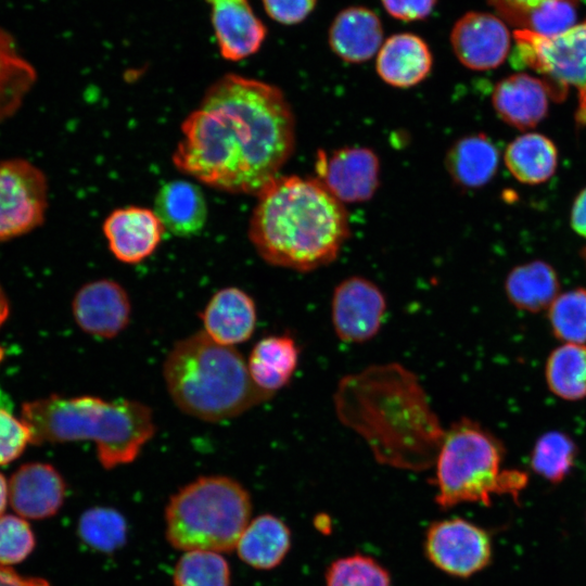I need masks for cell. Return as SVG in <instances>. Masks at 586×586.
<instances>
[{"label": "cell", "mask_w": 586, "mask_h": 586, "mask_svg": "<svg viewBox=\"0 0 586 586\" xmlns=\"http://www.w3.org/2000/svg\"><path fill=\"white\" fill-rule=\"evenodd\" d=\"M173 152L182 174L219 191L257 195L292 156L296 123L275 85L226 74L180 126Z\"/></svg>", "instance_id": "6da1fadb"}, {"label": "cell", "mask_w": 586, "mask_h": 586, "mask_svg": "<svg viewBox=\"0 0 586 586\" xmlns=\"http://www.w3.org/2000/svg\"><path fill=\"white\" fill-rule=\"evenodd\" d=\"M333 405L340 422L365 441L380 464L416 472L434 466L445 429L419 378L402 364L344 375Z\"/></svg>", "instance_id": "7a4b0ae2"}, {"label": "cell", "mask_w": 586, "mask_h": 586, "mask_svg": "<svg viewBox=\"0 0 586 586\" xmlns=\"http://www.w3.org/2000/svg\"><path fill=\"white\" fill-rule=\"evenodd\" d=\"M256 196L247 234L267 264L308 272L335 260L349 237L348 214L317 178L278 176Z\"/></svg>", "instance_id": "3957f363"}, {"label": "cell", "mask_w": 586, "mask_h": 586, "mask_svg": "<svg viewBox=\"0 0 586 586\" xmlns=\"http://www.w3.org/2000/svg\"><path fill=\"white\" fill-rule=\"evenodd\" d=\"M22 420L31 431V443L90 441L105 470L132 463L152 440L156 425L152 409L138 400H107L82 395L47 398L22 406Z\"/></svg>", "instance_id": "277c9868"}, {"label": "cell", "mask_w": 586, "mask_h": 586, "mask_svg": "<svg viewBox=\"0 0 586 586\" xmlns=\"http://www.w3.org/2000/svg\"><path fill=\"white\" fill-rule=\"evenodd\" d=\"M162 369L174 404L202 421L235 418L272 397L253 383L235 347L216 343L202 330L176 342Z\"/></svg>", "instance_id": "5b68a950"}, {"label": "cell", "mask_w": 586, "mask_h": 586, "mask_svg": "<svg viewBox=\"0 0 586 586\" xmlns=\"http://www.w3.org/2000/svg\"><path fill=\"white\" fill-rule=\"evenodd\" d=\"M249 491L227 475H201L173 494L165 507V536L181 551L235 549L251 521Z\"/></svg>", "instance_id": "8992f818"}, {"label": "cell", "mask_w": 586, "mask_h": 586, "mask_svg": "<svg viewBox=\"0 0 586 586\" xmlns=\"http://www.w3.org/2000/svg\"><path fill=\"white\" fill-rule=\"evenodd\" d=\"M504 445L480 423L461 418L445 429L435 462V501L444 509L463 502L491 505L495 494H515L526 477L501 470Z\"/></svg>", "instance_id": "52a82bcc"}, {"label": "cell", "mask_w": 586, "mask_h": 586, "mask_svg": "<svg viewBox=\"0 0 586 586\" xmlns=\"http://www.w3.org/2000/svg\"><path fill=\"white\" fill-rule=\"evenodd\" d=\"M514 37L513 66L530 67L544 74L560 97L568 85L576 87L579 91L578 119L586 123V21L555 36L520 29Z\"/></svg>", "instance_id": "ba28073f"}, {"label": "cell", "mask_w": 586, "mask_h": 586, "mask_svg": "<svg viewBox=\"0 0 586 586\" xmlns=\"http://www.w3.org/2000/svg\"><path fill=\"white\" fill-rule=\"evenodd\" d=\"M48 208L44 174L21 160L0 162V242L39 227Z\"/></svg>", "instance_id": "9c48e42d"}, {"label": "cell", "mask_w": 586, "mask_h": 586, "mask_svg": "<svg viewBox=\"0 0 586 586\" xmlns=\"http://www.w3.org/2000/svg\"><path fill=\"white\" fill-rule=\"evenodd\" d=\"M423 548L435 568L461 578L482 571L492 559L488 533L461 518L431 523L425 532Z\"/></svg>", "instance_id": "30bf717a"}, {"label": "cell", "mask_w": 586, "mask_h": 586, "mask_svg": "<svg viewBox=\"0 0 586 586\" xmlns=\"http://www.w3.org/2000/svg\"><path fill=\"white\" fill-rule=\"evenodd\" d=\"M386 309L385 295L374 282L351 276L333 291L331 320L334 332L345 343L368 342L379 333Z\"/></svg>", "instance_id": "8fae6325"}, {"label": "cell", "mask_w": 586, "mask_h": 586, "mask_svg": "<svg viewBox=\"0 0 586 586\" xmlns=\"http://www.w3.org/2000/svg\"><path fill=\"white\" fill-rule=\"evenodd\" d=\"M315 167L316 178L343 204L370 200L380 184V160L370 148L319 151Z\"/></svg>", "instance_id": "7c38bea8"}, {"label": "cell", "mask_w": 586, "mask_h": 586, "mask_svg": "<svg viewBox=\"0 0 586 586\" xmlns=\"http://www.w3.org/2000/svg\"><path fill=\"white\" fill-rule=\"evenodd\" d=\"M76 324L87 334L110 340L120 334L131 318V302L125 288L112 279L85 283L72 302Z\"/></svg>", "instance_id": "4fadbf2b"}, {"label": "cell", "mask_w": 586, "mask_h": 586, "mask_svg": "<svg viewBox=\"0 0 586 586\" xmlns=\"http://www.w3.org/2000/svg\"><path fill=\"white\" fill-rule=\"evenodd\" d=\"M510 40L505 23L485 12L462 15L450 33V43L459 62L476 71L499 66L509 53Z\"/></svg>", "instance_id": "5bb4252c"}, {"label": "cell", "mask_w": 586, "mask_h": 586, "mask_svg": "<svg viewBox=\"0 0 586 586\" xmlns=\"http://www.w3.org/2000/svg\"><path fill=\"white\" fill-rule=\"evenodd\" d=\"M102 230L112 255L123 264L136 265L156 251L166 228L154 209L130 205L112 211Z\"/></svg>", "instance_id": "9a60e30c"}, {"label": "cell", "mask_w": 586, "mask_h": 586, "mask_svg": "<svg viewBox=\"0 0 586 586\" xmlns=\"http://www.w3.org/2000/svg\"><path fill=\"white\" fill-rule=\"evenodd\" d=\"M221 56L241 61L255 54L266 38V26L249 0H206Z\"/></svg>", "instance_id": "2e32d148"}, {"label": "cell", "mask_w": 586, "mask_h": 586, "mask_svg": "<svg viewBox=\"0 0 586 586\" xmlns=\"http://www.w3.org/2000/svg\"><path fill=\"white\" fill-rule=\"evenodd\" d=\"M203 332L216 343L235 346L249 341L257 324L254 298L237 286L215 292L200 313Z\"/></svg>", "instance_id": "e0dca14e"}, {"label": "cell", "mask_w": 586, "mask_h": 586, "mask_svg": "<svg viewBox=\"0 0 586 586\" xmlns=\"http://www.w3.org/2000/svg\"><path fill=\"white\" fill-rule=\"evenodd\" d=\"M66 485L59 471L49 463L31 462L20 467L11 476L9 498L22 517L44 519L62 507Z\"/></svg>", "instance_id": "ac0fdd59"}, {"label": "cell", "mask_w": 586, "mask_h": 586, "mask_svg": "<svg viewBox=\"0 0 586 586\" xmlns=\"http://www.w3.org/2000/svg\"><path fill=\"white\" fill-rule=\"evenodd\" d=\"M551 86L527 74H514L494 88L492 103L505 123L521 130L535 127L546 116Z\"/></svg>", "instance_id": "d6986e66"}, {"label": "cell", "mask_w": 586, "mask_h": 586, "mask_svg": "<svg viewBox=\"0 0 586 586\" xmlns=\"http://www.w3.org/2000/svg\"><path fill=\"white\" fill-rule=\"evenodd\" d=\"M433 56L426 42L410 33L388 37L377 53L380 78L396 88H410L431 73Z\"/></svg>", "instance_id": "ffe728a7"}, {"label": "cell", "mask_w": 586, "mask_h": 586, "mask_svg": "<svg viewBox=\"0 0 586 586\" xmlns=\"http://www.w3.org/2000/svg\"><path fill=\"white\" fill-rule=\"evenodd\" d=\"M383 43L379 16L365 7L341 11L329 28V44L336 56L347 63H362L377 54Z\"/></svg>", "instance_id": "44dd1931"}, {"label": "cell", "mask_w": 586, "mask_h": 586, "mask_svg": "<svg viewBox=\"0 0 586 586\" xmlns=\"http://www.w3.org/2000/svg\"><path fill=\"white\" fill-rule=\"evenodd\" d=\"M300 360V348L286 334H272L260 339L247 358V369L253 383L273 395L291 381Z\"/></svg>", "instance_id": "7402d4cb"}, {"label": "cell", "mask_w": 586, "mask_h": 586, "mask_svg": "<svg viewBox=\"0 0 586 586\" xmlns=\"http://www.w3.org/2000/svg\"><path fill=\"white\" fill-rule=\"evenodd\" d=\"M291 543L289 526L280 518L264 513L251 519L234 550L249 566L267 571L277 568L284 560Z\"/></svg>", "instance_id": "603a6c76"}, {"label": "cell", "mask_w": 586, "mask_h": 586, "mask_svg": "<svg viewBox=\"0 0 586 586\" xmlns=\"http://www.w3.org/2000/svg\"><path fill=\"white\" fill-rule=\"evenodd\" d=\"M154 211L166 230L179 237L199 233L207 219V204L202 190L188 180H171L163 184Z\"/></svg>", "instance_id": "cb8c5ba5"}, {"label": "cell", "mask_w": 586, "mask_h": 586, "mask_svg": "<svg viewBox=\"0 0 586 586\" xmlns=\"http://www.w3.org/2000/svg\"><path fill=\"white\" fill-rule=\"evenodd\" d=\"M498 163L496 145L483 133L458 139L445 157L449 177L457 186L466 189L485 186L495 176Z\"/></svg>", "instance_id": "d4e9b609"}, {"label": "cell", "mask_w": 586, "mask_h": 586, "mask_svg": "<svg viewBox=\"0 0 586 586\" xmlns=\"http://www.w3.org/2000/svg\"><path fill=\"white\" fill-rule=\"evenodd\" d=\"M505 290L513 306L537 313L549 308L559 296L560 283L549 264L534 260L514 267L506 279Z\"/></svg>", "instance_id": "484cf974"}, {"label": "cell", "mask_w": 586, "mask_h": 586, "mask_svg": "<svg viewBox=\"0 0 586 586\" xmlns=\"http://www.w3.org/2000/svg\"><path fill=\"white\" fill-rule=\"evenodd\" d=\"M555 144L539 133H525L515 138L506 149L505 163L515 179L527 184L548 180L557 168Z\"/></svg>", "instance_id": "4316f807"}, {"label": "cell", "mask_w": 586, "mask_h": 586, "mask_svg": "<svg viewBox=\"0 0 586 586\" xmlns=\"http://www.w3.org/2000/svg\"><path fill=\"white\" fill-rule=\"evenodd\" d=\"M546 382L560 398L586 397V344L564 343L553 349L546 362Z\"/></svg>", "instance_id": "83f0119b"}, {"label": "cell", "mask_w": 586, "mask_h": 586, "mask_svg": "<svg viewBox=\"0 0 586 586\" xmlns=\"http://www.w3.org/2000/svg\"><path fill=\"white\" fill-rule=\"evenodd\" d=\"M78 535L91 549L110 553L122 548L127 540V522L111 507H92L78 521Z\"/></svg>", "instance_id": "f1b7e54d"}, {"label": "cell", "mask_w": 586, "mask_h": 586, "mask_svg": "<svg viewBox=\"0 0 586 586\" xmlns=\"http://www.w3.org/2000/svg\"><path fill=\"white\" fill-rule=\"evenodd\" d=\"M174 586H231V569L222 553L189 550L177 560Z\"/></svg>", "instance_id": "f546056e"}, {"label": "cell", "mask_w": 586, "mask_h": 586, "mask_svg": "<svg viewBox=\"0 0 586 586\" xmlns=\"http://www.w3.org/2000/svg\"><path fill=\"white\" fill-rule=\"evenodd\" d=\"M576 454V445L568 435L550 431L535 443L531 466L535 473L547 481L559 483L572 469Z\"/></svg>", "instance_id": "4dcf8cb0"}, {"label": "cell", "mask_w": 586, "mask_h": 586, "mask_svg": "<svg viewBox=\"0 0 586 586\" xmlns=\"http://www.w3.org/2000/svg\"><path fill=\"white\" fill-rule=\"evenodd\" d=\"M548 317L559 340L586 344V289L559 294L548 308Z\"/></svg>", "instance_id": "1f68e13d"}, {"label": "cell", "mask_w": 586, "mask_h": 586, "mask_svg": "<svg viewBox=\"0 0 586 586\" xmlns=\"http://www.w3.org/2000/svg\"><path fill=\"white\" fill-rule=\"evenodd\" d=\"M326 586H391L388 571L375 559L354 553L334 560L327 569Z\"/></svg>", "instance_id": "d6a6232c"}, {"label": "cell", "mask_w": 586, "mask_h": 586, "mask_svg": "<svg viewBox=\"0 0 586 586\" xmlns=\"http://www.w3.org/2000/svg\"><path fill=\"white\" fill-rule=\"evenodd\" d=\"M34 77L33 68L16 53L10 36L0 29V107L4 99L12 109Z\"/></svg>", "instance_id": "836d02e7"}, {"label": "cell", "mask_w": 586, "mask_h": 586, "mask_svg": "<svg viewBox=\"0 0 586 586\" xmlns=\"http://www.w3.org/2000/svg\"><path fill=\"white\" fill-rule=\"evenodd\" d=\"M34 546L35 537L26 521L14 515L0 517V564L21 562Z\"/></svg>", "instance_id": "e575fe53"}, {"label": "cell", "mask_w": 586, "mask_h": 586, "mask_svg": "<svg viewBox=\"0 0 586 586\" xmlns=\"http://www.w3.org/2000/svg\"><path fill=\"white\" fill-rule=\"evenodd\" d=\"M574 3L555 1L543 5L531 14L524 29L543 36H555L568 30L575 25Z\"/></svg>", "instance_id": "d590c367"}, {"label": "cell", "mask_w": 586, "mask_h": 586, "mask_svg": "<svg viewBox=\"0 0 586 586\" xmlns=\"http://www.w3.org/2000/svg\"><path fill=\"white\" fill-rule=\"evenodd\" d=\"M28 443H31L28 425L0 408V466L15 460Z\"/></svg>", "instance_id": "8d00e7d4"}, {"label": "cell", "mask_w": 586, "mask_h": 586, "mask_svg": "<svg viewBox=\"0 0 586 586\" xmlns=\"http://www.w3.org/2000/svg\"><path fill=\"white\" fill-rule=\"evenodd\" d=\"M267 15L284 25L303 22L315 9L317 0H262Z\"/></svg>", "instance_id": "74e56055"}, {"label": "cell", "mask_w": 586, "mask_h": 586, "mask_svg": "<svg viewBox=\"0 0 586 586\" xmlns=\"http://www.w3.org/2000/svg\"><path fill=\"white\" fill-rule=\"evenodd\" d=\"M555 1L576 0H488L496 11L508 22L522 26L523 29L531 14L545 4Z\"/></svg>", "instance_id": "f35d334b"}, {"label": "cell", "mask_w": 586, "mask_h": 586, "mask_svg": "<svg viewBox=\"0 0 586 586\" xmlns=\"http://www.w3.org/2000/svg\"><path fill=\"white\" fill-rule=\"evenodd\" d=\"M385 11L394 18L413 22L426 18L437 0H381Z\"/></svg>", "instance_id": "ab89813d"}, {"label": "cell", "mask_w": 586, "mask_h": 586, "mask_svg": "<svg viewBox=\"0 0 586 586\" xmlns=\"http://www.w3.org/2000/svg\"><path fill=\"white\" fill-rule=\"evenodd\" d=\"M0 586H50V584L42 578L24 577L0 564Z\"/></svg>", "instance_id": "60d3db41"}, {"label": "cell", "mask_w": 586, "mask_h": 586, "mask_svg": "<svg viewBox=\"0 0 586 586\" xmlns=\"http://www.w3.org/2000/svg\"><path fill=\"white\" fill-rule=\"evenodd\" d=\"M573 229L586 237V188L577 195L571 213Z\"/></svg>", "instance_id": "b9f144b4"}, {"label": "cell", "mask_w": 586, "mask_h": 586, "mask_svg": "<svg viewBox=\"0 0 586 586\" xmlns=\"http://www.w3.org/2000/svg\"><path fill=\"white\" fill-rule=\"evenodd\" d=\"M9 496V485L2 474H0V514L4 511Z\"/></svg>", "instance_id": "7bdbcfd3"}, {"label": "cell", "mask_w": 586, "mask_h": 586, "mask_svg": "<svg viewBox=\"0 0 586 586\" xmlns=\"http://www.w3.org/2000/svg\"><path fill=\"white\" fill-rule=\"evenodd\" d=\"M8 315H9L8 300L3 293V290L0 286V326L4 322Z\"/></svg>", "instance_id": "ee69618b"}, {"label": "cell", "mask_w": 586, "mask_h": 586, "mask_svg": "<svg viewBox=\"0 0 586 586\" xmlns=\"http://www.w3.org/2000/svg\"><path fill=\"white\" fill-rule=\"evenodd\" d=\"M584 258H585V262H586V249L584 251Z\"/></svg>", "instance_id": "f6af8a7d"}]
</instances>
